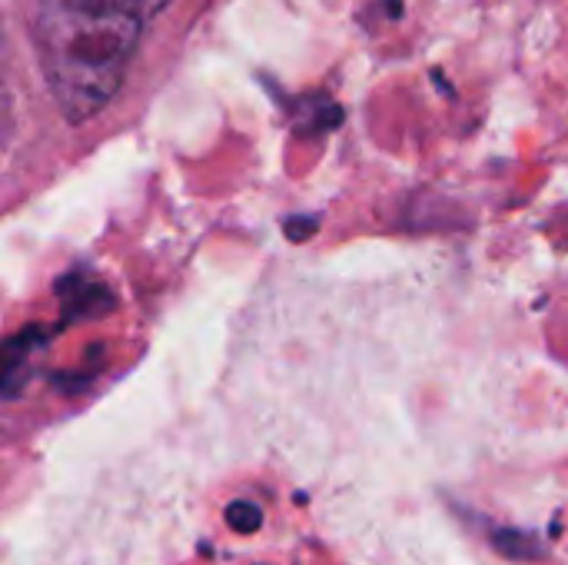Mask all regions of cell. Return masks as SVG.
I'll use <instances>...</instances> for the list:
<instances>
[{"mask_svg":"<svg viewBox=\"0 0 568 565\" xmlns=\"http://www.w3.org/2000/svg\"><path fill=\"white\" fill-rule=\"evenodd\" d=\"M493 546L506 559H519V563H529V559H542L546 556L542 543L532 533H519V529H496L493 533Z\"/></svg>","mask_w":568,"mask_h":565,"instance_id":"cell-2","label":"cell"},{"mask_svg":"<svg viewBox=\"0 0 568 565\" xmlns=\"http://www.w3.org/2000/svg\"><path fill=\"white\" fill-rule=\"evenodd\" d=\"M316 226H320V220H316V216H310V220H306V216H303V220H290V223H286V236H290V240H296V243H303L306 236H313V233H316Z\"/></svg>","mask_w":568,"mask_h":565,"instance_id":"cell-4","label":"cell"},{"mask_svg":"<svg viewBox=\"0 0 568 565\" xmlns=\"http://www.w3.org/2000/svg\"><path fill=\"white\" fill-rule=\"evenodd\" d=\"M226 523H230L236 533L250 536V533H256V529L263 526V509H260L256 503L240 500V503H233V506L226 509Z\"/></svg>","mask_w":568,"mask_h":565,"instance_id":"cell-3","label":"cell"},{"mask_svg":"<svg viewBox=\"0 0 568 565\" xmlns=\"http://www.w3.org/2000/svg\"><path fill=\"white\" fill-rule=\"evenodd\" d=\"M166 0H43L40 67L67 120L97 117L123 87L140 30Z\"/></svg>","mask_w":568,"mask_h":565,"instance_id":"cell-1","label":"cell"},{"mask_svg":"<svg viewBox=\"0 0 568 565\" xmlns=\"http://www.w3.org/2000/svg\"><path fill=\"white\" fill-rule=\"evenodd\" d=\"M7 137V97H3V87H0V143Z\"/></svg>","mask_w":568,"mask_h":565,"instance_id":"cell-5","label":"cell"}]
</instances>
